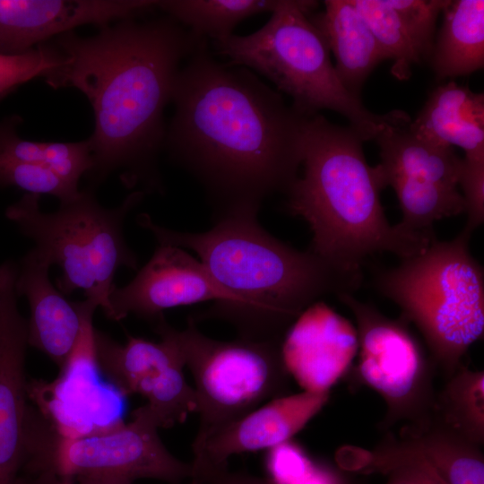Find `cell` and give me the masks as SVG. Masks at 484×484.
<instances>
[{
  "label": "cell",
  "instance_id": "d6986e66",
  "mask_svg": "<svg viewBox=\"0 0 484 484\" xmlns=\"http://www.w3.org/2000/svg\"><path fill=\"white\" fill-rule=\"evenodd\" d=\"M28 320L0 343V484H15L29 457L34 407L27 394Z\"/></svg>",
  "mask_w": 484,
  "mask_h": 484
},
{
  "label": "cell",
  "instance_id": "4316f807",
  "mask_svg": "<svg viewBox=\"0 0 484 484\" xmlns=\"http://www.w3.org/2000/svg\"><path fill=\"white\" fill-rule=\"evenodd\" d=\"M397 195L402 210L401 228L418 234H433L436 220L464 212V201L458 187L394 177L387 181Z\"/></svg>",
  "mask_w": 484,
  "mask_h": 484
},
{
  "label": "cell",
  "instance_id": "277c9868",
  "mask_svg": "<svg viewBox=\"0 0 484 484\" xmlns=\"http://www.w3.org/2000/svg\"><path fill=\"white\" fill-rule=\"evenodd\" d=\"M363 143L350 125H335L320 113L308 117L303 175L285 193L289 212L311 230L309 250L333 264L357 269L376 253L412 256L435 238L389 223L380 201L383 189L375 167L366 160Z\"/></svg>",
  "mask_w": 484,
  "mask_h": 484
},
{
  "label": "cell",
  "instance_id": "4fadbf2b",
  "mask_svg": "<svg viewBox=\"0 0 484 484\" xmlns=\"http://www.w3.org/2000/svg\"><path fill=\"white\" fill-rule=\"evenodd\" d=\"M220 299L219 290L199 260L184 248L158 245L128 284L114 285L108 301L113 321L132 314L154 323L166 309Z\"/></svg>",
  "mask_w": 484,
  "mask_h": 484
},
{
  "label": "cell",
  "instance_id": "d590c367",
  "mask_svg": "<svg viewBox=\"0 0 484 484\" xmlns=\"http://www.w3.org/2000/svg\"><path fill=\"white\" fill-rule=\"evenodd\" d=\"M296 484H347V482L333 468L314 462L311 468Z\"/></svg>",
  "mask_w": 484,
  "mask_h": 484
},
{
  "label": "cell",
  "instance_id": "44dd1931",
  "mask_svg": "<svg viewBox=\"0 0 484 484\" xmlns=\"http://www.w3.org/2000/svg\"><path fill=\"white\" fill-rule=\"evenodd\" d=\"M410 129L444 146H458L464 156L484 155V95L450 81L435 88Z\"/></svg>",
  "mask_w": 484,
  "mask_h": 484
},
{
  "label": "cell",
  "instance_id": "7402d4cb",
  "mask_svg": "<svg viewBox=\"0 0 484 484\" xmlns=\"http://www.w3.org/2000/svg\"><path fill=\"white\" fill-rule=\"evenodd\" d=\"M324 11L309 15L335 58V71L354 96L385 56L352 0H326Z\"/></svg>",
  "mask_w": 484,
  "mask_h": 484
},
{
  "label": "cell",
  "instance_id": "5b68a950",
  "mask_svg": "<svg viewBox=\"0 0 484 484\" xmlns=\"http://www.w3.org/2000/svg\"><path fill=\"white\" fill-rule=\"evenodd\" d=\"M471 235L462 229L449 241L435 238L421 252L374 277L376 289L418 328L445 378L484 332V272L470 252Z\"/></svg>",
  "mask_w": 484,
  "mask_h": 484
},
{
  "label": "cell",
  "instance_id": "ac0fdd59",
  "mask_svg": "<svg viewBox=\"0 0 484 484\" xmlns=\"http://www.w3.org/2000/svg\"><path fill=\"white\" fill-rule=\"evenodd\" d=\"M17 263L16 293L25 296L30 307L28 345L45 353L60 368L79 340L89 301H69L51 282V265L34 247Z\"/></svg>",
  "mask_w": 484,
  "mask_h": 484
},
{
  "label": "cell",
  "instance_id": "3957f363",
  "mask_svg": "<svg viewBox=\"0 0 484 484\" xmlns=\"http://www.w3.org/2000/svg\"><path fill=\"white\" fill-rule=\"evenodd\" d=\"M257 214L221 216L199 233L162 227L146 213L136 221L158 245L194 251L219 290L220 300L189 315L196 324L221 320L238 338L281 343L307 307L325 295L352 294L363 275L361 269L333 264L277 239L259 224Z\"/></svg>",
  "mask_w": 484,
  "mask_h": 484
},
{
  "label": "cell",
  "instance_id": "8992f818",
  "mask_svg": "<svg viewBox=\"0 0 484 484\" xmlns=\"http://www.w3.org/2000/svg\"><path fill=\"white\" fill-rule=\"evenodd\" d=\"M316 1L281 0L269 21L256 31L231 34L213 41L228 64L246 67L272 82L292 100V108L311 117L323 109L345 117L362 140H375L394 110L378 115L341 82L330 50L309 15Z\"/></svg>",
  "mask_w": 484,
  "mask_h": 484
},
{
  "label": "cell",
  "instance_id": "83f0119b",
  "mask_svg": "<svg viewBox=\"0 0 484 484\" xmlns=\"http://www.w3.org/2000/svg\"><path fill=\"white\" fill-rule=\"evenodd\" d=\"M371 29L391 72L399 80L411 74V67L423 62L414 40L399 14L385 0H352Z\"/></svg>",
  "mask_w": 484,
  "mask_h": 484
},
{
  "label": "cell",
  "instance_id": "d6a6232c",
  "mask_svg": "<svg viewBox=\"0 0 484 484\" xmlns=\"http://www.w3.org/2000/svg\"><path fill=\"white\" fill-rule=\"evenodd\" d=\"M17 269L18 263L13 260L0 264V343L24 318L18 307Z\"/></svg>",
  "mask_w": 484,
  "mask_h": 484
},
{
  "label": "cell",
  "instance_id": "e0dca14e",
  "mask_svg": "<svg viewBox=\"0 0 484 484\" xmlns=\"http://www.w3.org/2000/svg\"><path fill=\"white\" fill-rule=\"evenodd\" d=\"M479 445L431 418L420 426L402 427L388 434L373 450L355 452L343 469L359 473H383L397 462L417 458L433 468L447 484H484V458Z\"/></svg>",
  "mask_w": 484,
  "mask_h": 484
},
{
  "label": "cell",
  "instance_id": "1f68e13d",
  "mask_svg": "<svg viewBox=\"0 0 484 484\" xmlns=\"http://www.w3.org/2000/svg\"><path fill=\"white\" fill-rule=\"evenodd\" d=\"M313 463L302 446L291 439L268 449L265 457L269 479L275 484H296Z\"/></svg>",
  "mask_w": 484,
  "mask_h": 484
},
{
  "label": "cell",
  "instance_id": "7a4b0ae2",
  "mask_svg": "<svg viewBox=\"0 0 484 484\" xmlns=\"http://www.w3.org/2000/svg\"><path fill=\"white\" fill-rule=\"evenodd\" d=\"M205 40L168 15L119 21L90 38L69 31L49 40L57 60L43 75L46 82L80 90L93 109L88 186L117 173L128 188L162 190L164 110L182 62Z\"/></svg>",
  "mask_w": 484,
  "mask_h": 484
},
{
  "label": "cell",
  "instance_id": "9c48e42d",
  "mask_svg": "<svg viewBox=\"0 0 484 484\" xmlns=\"http://www.w3.org/2000/svg\"><path fill=\"white\" fill-rule=\"evenodd\" d=\"M353 314L359 339L358 374L385 401L379 428L420 426L432 417L435 366L402 316L391 319L351 293L337 296Z\"/></svg>",
  "mask_w": 484,
  "mask_h": 484
},
{
  "label": "cell",
  "instance_id": "cb8c5ba5",
  "mask_svg": "<svg viewBox=\"0 0 484 484\" xmlns=\"http://www.w3.org/2000/svg\"><path fill=\"white\" fill-rule=\"evenodd\" d=\"M281 0H161L162 10L196 36L213 41L224 39L242 21L272 13Z\"/></svg>",
  "mask_w": 484,
  "mask_h": 484
},
{
  "label": "cell",
  "instance_id": "7c38bea8",
  "mask_svg": "<svg viewBox=\"0 0 484 484\" xmlns=\"http://www.w3.org/2000/svg\"><path fill=\"white\" fill-rule=\"evenodd\" d=\"M159 342L127 334L125 344L94 329L99 369L125 395L138 393L159 428H170L197 412L194 387L186 381L184 362L171 340L154 326Z\"/></svg>",
  "mask_w": 484,
  "mask_h": 484
},
{
  "label": "cell",
  "instance_id": "ba28073f",
  "mask_svg": "<svg viewBox=\"0 0 484 484\" xmlns=\"http://www.w3.org/2000/svg\"><path fill=\"white\" fill-rule=\"evenodd\" d=\"M154 323L171 338L194 376L199 426L193 455L219 430L289 392L290 376L281 359V343L238 337L214 340L190 317L183 330L171 326L163 315Z\"/></svg>",
  "mask_w": 484,
  "mask_h": 484
},
{
  "label": "cell",
  "instance_id": "ffe728a7",
  "mask_svg": "<svg viewBox=\"0 0 484 484\" xmlns=\"http://www.w3.org/2000/svg\"><path fill=\"white\" fill-rule=\"evenodd\" d=\"M411 119L402 110L377 134L380 162L375 167L382 189L394 177L458 187L462 158L454 147L433 143L409 127Z\"/></svg>",
  "mask_w": 484,
  "mask_h": 484
},
{
  "label": "cell",
  "instance_id": "74e56055",
  "mask_svg": "<svg viewBox=\"0 0 484 484\" xmlns=\"http://www.w3.org/2000/svg\"><path fill=\"white\" fill-rule=\"evenodd\" d=\"M122 484H133V482L132 481H125V482H124ZM187 484H190V483L188 482Z\"/></svg>",
  "mask_w": 484,
  "mask_h": 484
},
{
  "label": "cell",
  "instance_id": "8d00e7d4",
  "mask_svg": "<svg viewBox=\"0 0 484 484\" xmlns=\"http://www.w3.org/2000/svg\"><path fill=\"white\" fill-rule=\"evenodd\" d=\"M15 484H77L74 480L57 475L52 471L22 473Z\"/></svg>",
  "mask_w": 484,
  "mask_h": 484
},
{
  "label": "cell",
  "instance_id": "8fae6325",
  "mask_svg": "<svg viewBox=\"0 0 484 484\" xmlns=\"http://www.w3.org/2000/svg\"><path fill=\"white\" fill-rule=\"evenodd\" d=\"M88 301L79 340L58 376L27 383L30 402L59 436L68 438L112 430L124 424L126 410L127 395L101 376L92 324L98 307Z\"/></svg>",
  "mask_w": 484,
  "mask_h": 484
},
{
  "label": "cell",
  "instance_id": "2e32d148",
  "mask_svg": "<svg viewBox=\"0 0 484 484\" xmlns=\"http://www.w3.org/2000/svg\"><path fill=\"white\" fill-rule=\"evenodd\" d=\"M330 393L303 391L272 399L209 437L191 462L190 484L229 467L231 455L268 450L290 440L324 407Z\"/></svg>",
  "mask_w": 484,
  "mask_h": 484
},
{
  "label": "cell",
  "instance_id": "4dcf8cb0",
  "mask_svg": "<svg viewBox=\"0 0 484 484\" xmlns=\"http://www.w3.org/2000/svg\"><path fill=\"white\" fill-rule=\"evenodd\" d=\"M458 186L467 216L463 229L473 233L484 221V155L462 159Z\"/></svg>",
  "mask_w": 484,
  "mask_h": 484
},
{
  "label": "cell",
  "instance_id": "836d02e7",
  "mask_svg": "<svg viewBox=\"0 0 484 484\" xmlns=\"http://www.w3.org/2000/svg\"><path fill=\"white\" fill-rule=\"evenodd\" d=\"M385 474L388 476L385 484H447L429 464L417 458L402 459Z\"/></svg>",
  "mask_w": 484,
  "mask_h": 484
},
{
  "label": "cell",
  "instance_id": "e575fe53",
  "mask_svg": "<svg viewBox=\"0 0 484 484\" xmlns=\"http://www.w3.org/2000/svg\"><path fill=\"white\" fill-rule=\"evenodd\" d=\"M201 484H275L269 478H262L244 471H231L229 467L209 474Z\"/></svg>",
  "mask_w": 484,
  "mask_h": 484
},
{
  "label": "cell",
  "instance_id": "5bb4252c",
  "mask_svg": "<svg viewBox=\"0 0 484 484\" xmlns=\"http://www.w3.org/2000/svg\"><path fill=\"white\" fill-rule=\"evenodd\" d=\"M359 350L356 328L324 301L307 307L280 344L289 375L307 392H329L349 370Z\"/></svg>",
  "mask_w": 484,
  "mask_h": 484
},
{
  "label": "cell",
  "instance_id": "f546056e",
  "mask_svg": "<svg viewBox=\"0 0 484 484\" xmlns=\"http://www.w3.org/2000/svg\"><path fill=\"white\" fill-rule=\"evenodd\" d=\"M56 60V54L48 41L22 55L0 54V99L22 84L43 77Z\"/></svg>",
  "mask_w": 484,
  "mask_h": 484
},
{
  "label": "cell",
  "instance_id": "30bf717a",
  "mask_svg": "<svg viewBox=\"0 0 484 484\" xmlns=\"http://www.w3.org/2000/svg\"><path fill=\"white\" fill-rule=\"evenodd\" d=\"M159 428L145 404L134 411L129 423L100 434L68 438L48 426L22 472L52 471L73 480L88 476L132 481L151 478L169 484L190 480L191 462L169 453L160 438Z\"/></svg>",
  "mask_w": 484,
  "mask_h": 484
},
{
  "label": "cell",
  "instance_id": "52a82bcc",
  "mask_svg": "<svg viewBox=\"0 0 484 484\" xmlns=\"http://www.w3.org/2000/svg\"><path fill=\"white\" fill-rule=\"evenodd\" d=\"M95 189L85 187L59 202L53 212H44L39 195L26 193L5 210L6 218L30 239L50 264L61 269L56 288L65 295L77 290L110 319L109 295L117 270H136L138 260L127 245L124 224L145 193H130L115 208L102 206Z\"/></svg>",
  "mask_w": 484,
  "mask_h": 484
},
{
  "label": "cell",
  "instance_id": "9a60e30c",
  "mask_svg": "<svg viewBox=\"0 0 484 484\" xmlns=\"http://www.w3.org/2000/svg\"><path fill=\"white\" fill-rule=\"evenodd\" d=\"M155 0H0V54L17 56L78 26L134 19Z\"/></svg>",
  "mask_w": 484,
  "mask_h": 484
},
{
  "label": "cell",
  "instance_id": "484cf974",
  "mask_svg": "<svg viewBox=\"0 0 484 484\" xmlns=\"http://www.w3.org/2000/svg\"><path fill=\"white\" fill-rule=\"evenodd\" d=\"M468 440L484 443V373L462 364L436 392L432 417Z\"/></svg>",
  "mask_w": 484,
  "mask_h": 484
},
{
  "label": "cell",
  "instance_id": "f1b7e54d",
  "mask_svg": "<svg viewBox=\"0 0 484 484\" xmlns=\"http://www.w3.org/2000/svg\"><path fill=\"white\" fill-rule=\"evenodd\" d=\"M0 186H16L28 194H50L59 202L78 194L73 185L56 172L34 164L0 160Z\"/></svg>",
  "mask_w": 484,
  "mask_h": 484
},
{
  "label": "cell",
  "instance_id": "603a6c76",
  "mask_svg": "<svg viewBox=\"0 0 484 484\" xmlns=\"http://www.w3.org/2000/svg\"><path fill=\"white\" fill-rule=\"evenodd\" d=\"M434 41L430 63L436 79L470 74L484 65V1H451Z\"/></svg>",
  "mask_w": 484,
  "mask_h": 484
},
{
  "label": "cell",
  "instance_id": "6da1fadb",
  "mask_svg": "<svg viewBox=\"0 0 484 484\" xmlns=\"http://www.w3.org/2000/svg\"><path fill=\"white\" fill-rule=\"evenodd\" d=\"M163 147L203 186L213 219L256 212L288 190L308 117L254 72L217 61L203 41L175 81Z\"/></svg>",
  "mask_w": 484,
  "mask_h": 484
},
{
  "label": "cell",
  "instance_id": "d4e9b609",
  "mask_svg": "<svg viewBox=\"0 0 484 484\" xmlns=\"http://www.w3.org/2000/svg\"><path fill=\"white\" fill-rule=\"evenodd\" d=\"M16 125L17 118L0 122V160L41 166L76 186L91 169L88 140L76 143L25 140L16 133Z\"/></svg>",
  "mask_w": 484,
  "mask_h": 484
}]
</instances>
